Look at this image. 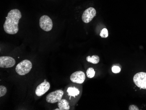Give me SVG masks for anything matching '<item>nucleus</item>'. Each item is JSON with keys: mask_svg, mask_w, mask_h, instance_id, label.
I'll return each instance as SVG.
<instances>
[{"mask_svg": "<svg viewBox=\"0 0 146 110\" xmlns=\"http://www.w3.org/2000/svg\"><path fill=\"white\" fill-rule=\"evenodd\" d=\"M50 83L47 81H44L43 83L40 84L36 89L35 93L36 95L38 97H40L44 95L45 93L47 92L50 88Z\"/></svg>", "mask_w": 146, "mask_h": 110, "instance_id": "nucleus-9", "label": "nucleus"}, {"mask_svg": "<svg viewBox=\"0 0 146 110\" xmlns=\"http://www.w3.org/2000/svg\"><path fill=\"white\" fill-rule=\"evenodd\" d=\"M39 26L44 31L46 32L50 31L53 26L51 19L48 15H42L39 19Z\"/></svg>", "mask_w": 146, "mask_h": 110, "instance_id": "nucleus-5", "label": "nucleus"}, {"mask_svg": "<svg viewBox=\"0 0 146 110\" xmlns=\"http://www.w3.org/2000/svg\"><path fill=\"white\" fill-rule=\"evenodd\" d=\"M22 18L21 11L18 9L11 10L6 17L3 27L5 32L8 34L14 35L19 31V23Z\"/></svg>", "mask_w": 146, "mask_h": 110, "instance_id": "nucleus-1", "label": "nucleus"}, {"mask_svg": "<svg viewBox=\"0 0 146 110\" xmlns=\"http://www.w3.org/2000/svg\"><path fill=\"white\" fill-rule=\"evenodd\" d=\"M96 15V11L93 7H90L84 11L82 15V20L84 23H90Z\"/></svg>", "mask_w": 146, "mask_h": 110, "instance_id": "nucleus-6", "label": "nucleus"}, {"mask_svg": "<svg viewBox=\"0 0 146 110\" xmlns=\"http://www.w3.org/2000/svg\"><path fill=\"white\" fill-rule=\"evenodd\" d=\"M129 110H139V108L135 105H131L129 106Z\"/></svg>", "mask_w": 146, "mask_h": 110, "instance_id": "nucleus-17", "label": "nucleus"}, {"mask_svg": "<svg viewBox=\"0 0 146 110\" xmlns=\"http://www.w3.org/2000/svg\"><path fill=\"white\" fill-rule=\"evenodd\" d=\"M86 60L89 63L93 64H97L100 61V58H99V56L96 55H94L92 57L88 56L86 57Z\"/></svg>", "mask_w": 146, "mask_h": 110, "instance_id": "nucleus-11", "label": "nucleus"}, {"mask_svg": "<svg viewBox=\"0 0 146 110\" xmlns=\"http://www.w3.org/2000/svg\"><path fill=\"white\" fill-rule=\"evenodd\" d=\"M67 92H68L69 96L75 97L79 94L80 91L78 89L76 88L70 87L67 89Z\"/></svg>", "mask_w": 146, "mask_h": 110, "instance_id": "nucleus-12", "label": "nucleus"}, {"mask_svg": "<svg viewBox=\"0 0 146 110\" xmlns=\"http://www.w3.org/2000/svg\"><path fill=\"white\" fill-rule=\"evenodd\" d=\"M15 64V60L11 57L1 56L0 57L1 68H11L14 66Z\"/></svg>", "mask_w": 146, "mask_h": 110, "instance_id": "nucleus-7", "label": "nucleus"}, {"mask_svg": "<svg viewBox=\"0 0 146 110\" xmlns=\"http://www.w3.org/2000/svg\"><path fill=\"white\" fill-rule=\"evenodd\" d=\"M133 80L138 87L146 89V73L140 72L136 74L133 76Z\"/></svg>", "mask_w": 146, "mask_h": 110, "instance_id": "nucleus-3", "label": "nucleus"}, {"mask_svg": "<svg viewBox=\"0 0 146 110\" xmlns=\"http://www.w3.org/2000/svg\"><path fill=\"white\" fill-rule=\"evenodd\" d=\"M58 106L60 110H69L70 109L69 103L66 99H61L58 102Z\"/></svg>", "mask_w": 146, "mask_h": 110, "instance_id": "nucleus-10", "label": "nucleus"}, {"mask_svg": "<svg viewBox=\"0 0 146 110\" xmlns=\"http://www.w3.org/2000/svg\"><path fill=\"white\" fill-rule=\"evenodd\" d=\"M109 33H108V31L106 28H103L101 31L100 33V36L102 38H106L108 37Z\"/></svg>", "mask_w": 146, "mask_h": 110, "instance_id": "nucleus-14", "label": "nucleus"}, {"mask_svg": "<svg viewBox=\"0 0 146 110\" xmlns=\"http://www.w3.org/2000/svg\"><path fill=\"white\" fill-rule=\"evenodd\" d=\"M32 66V62L30 61L24 60L17 65L15 68V71L19 75H25L29 73Z\"/></svg>", "mask_w": 146, "mask_h": 110, "instance_id": "nucleus-2", "label": "nucleus"}, {"mask_svg": "<svg viewBox=\"0 0 146 110\" xmlns=\"http://www.w3.org/2000/svg\"><path fill=\"white\" fill-rule=\"evenodd\" d=\"M95 74H96V73H95V70L92 68H88L86 71L87 76L89 78H92L93 77H94L95 76Z\"/></svg>", "mask_w": 146, "mask_h": 110, "instance_id": "nucleus-13", "label": "nucleus"}, {"mask_svg": "<svg viewBox=\"0 0 146 110\" xmlns=\"http://www.w3.org/2000/svg\"><path fill=\"white\" fill-rule=\"evenodd\" d=\"M70 79L73 83L78 84L83 83L85 79V74L81 71L74 72L70 75Z\"/></svg>", "mask_w": 146, "mask_h": 110, "instance_id": "nucleus-8", "label": "nucleus"}, {"mask_svg": "<svg viewBox=\"0 0 146 110\" xmlns=\"http://www.w3.org/2000/svg\"><path fill=\"white\" fill-rule=\"evenodd\" d=\"M64 93L63 90L58 89L50 93L46 97V101L49 103H54L62 99Z\"/></svg>", "mask_w": 146, "mask_h": 110, "instance_id": "nucleus-4", "label": "nucleus"}, {"mask_svg": "<svg viewBox=\"0 0 146 110\" xmlns=\"http://www.w3.org/2000/svg\"><path fill=\"white\" fill-rule=\"evenodd\" d=\"M7 93V88L4 86H0V97H2L5 96Z\"/></svg>", "mask_w": 146, "mask_h": 110, "instance_id": "nucleus-15", "label": "nucleus"}, {"mask_svg": "<svg viewBox=\"0 0 146 110\" xmlns=\"http://www.w3.org/2000/svg\"><path fill=\"white\" fill-rule=\"evenodd\" d=\"M111 70L112 72L114 73H118L121 71V69L119 66L115 65L112 67Z\"/></svg>", "mask_w": 146, "mask_h": 110, "instance_id": "nucleus-16", "label": "nucleus"}]
</instances>
